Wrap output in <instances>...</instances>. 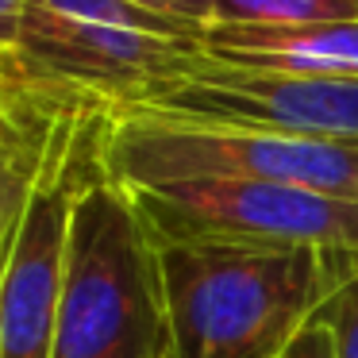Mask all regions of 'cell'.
<instances>
[{
  "label": "cell",
  "instance_id": "obj_1",
  "mask_svg": "<svg viewBox=\"0 0 358 358\" xmlns=\"http://www.w3.org/2000/svg\"><path fill=\"white\" fill-rule=\"evenodd\" d=\"M170 320V358H278L358 255L324 247L158 243Z\"/></svg>",
  "mask_w": 358,
  "mask_h": 358
},
{
  "label": "cell",
  "instance_id": "obj_2",
  "mask_svg": "<svg viewBox=\"0 0 358 358\" xmlns=\"http://www.w3.org/2000/svg\"><path fill=\"white\" fill-rule=\"evenodd\" d=\"M170 320L158 243L131 189L96 173L66 243L55 358H166Z\"/></svg>",
  "mask_w": 358,
  "mask_h": 358
},
{
  "label": "cell",
  "instance_id": "obj_3",
  "mask_svg": "<svg viewBox=\"0 0 358 358\" xmlns=\"http://www.w3.org/2000/svg\"><path fill=\"white\" fill-rule=\"evenodd\" d=\"M104 173L124 189L250 178L358 201V147L162 112H108Z\"/></svg>",
  "mask_w": 358,
  "mask_h": 358
},
{
  "label": "cell",
  "instance_id": "obj_4",
  "mask_svg": "<svg viewBox=\"0 0 358 358\" xmlns=\"http://www.w3.org/2000/svg\"><path fill=\"white\" fill-rule=\"evenodd\" d=\"M204 62L208 50L201 39L96 27L27 4L4 70L20 93L62 108L131 112L162 104L189 85Z\"/></svg>",
  "mask_w": 358,
  "mask_h": 358
},
{
  "label": "cell",
  "instance_id": "obj_5",
  "mask_svg": "<svg viewBox=\"0 0 358 358\" xmlns=\"http://www.w3.org/2000/svg\"><path fill=\"white\" fill-rule=\"evenodd\" d=\"M101 108H66L50 131L43 173L0 262V358H55L66 243L81 189L104 173Z\"/></svg>",
  "mask_w": 358,
  "mask_h": 358
},
{
  "label": "cell",
  "instance_id": "obj_6",
  "mask_svg": "<svg viewBox=\"0 0 358 358\" xmlns=\"http://www.w3.org/2000/svg\"><path fill=\"white\" fill-rule=\"evenodd\" d=\"M155 243L324 247L358 255V201L285 181H170L131 189Z\"/></svg>",
  "mask_w": 358,
  "mask_h": 358
},
{
  "label": "cell",
  "instance_id": "obj_7",
  "mask_svg": "<svg viewBox=\"0 0 358 358\" xmlns=\"http://www.w3.org/2000/svg\"><path fill=\"white\" fill-rule=\"evenodd\" d=\"M181 120H208V124L262 127L301 139L358 147V70L355 73H273L243 70L216 62L208 55L204 70L173 96L155 108Z\"/></svg>",
  "mask_w": 358,
  "mask_h": 358
},
{
  "label": "cell",
  "instance_id": "obj_8",
  "mask_svg": "<svg viewBox=\"0 0 358 358\" xmlns=\"http://www.w3.org/2000/svg\"><path fill=\"white\" fill-rule=\"evenodd\" d=\"M204 50L216 62L273 73H355L358 20L304 27H208Z\"/></svg>",
  "mask_w": 358,
  "mask_h": 358
},
{
  "label": "cell",
  "instance_id": "obj_9",
  "mask_svg": "<svg viewBox=\"0 0 358 358\" xmlns=\"http://www.w3.org/2000/svg\"><path fill=\"white\" fill-rule=\"evenodd\" d=\"M62 112V104L27 96L16 112L0 120V262L8 255L16 224L27 208V196L43 173L50 131Z\"/></svg>",
  "mask_w": 358,
  "mask_h": 358
},
{
  "label": "cell",
  "instance_id": "obj_10",
  "mask_svg": "<svg viewBox=\"0 0 358 358\" xmlns=\"http://www.w3.org/2000/svg\"><path fill=\"white\" fill-rule=\"evenodd\" d=\"M358 20V0H216L212 27H304Z\"/></svg>",
  "mask_w": 358,
  "mask_h": 358
},
{
  "label": "cell",
  "instance_id": "obj_11",
  "mask_svg": "<svg viewBox=\"0 0 358 358\" xmlns=\"http://www.w3.org/2000/svg\"><path fill=\"white\" fill-rule=\"evenodd\" d=\"M324 320L335 335V358H358V270L324 304Z\"/></svg>",
  "mask_w": 358,
  "mask_h": 358
},
{
  "label": "cell",
  "instance_id": "obj_12",
  "mask_svg": "<svg viewBox=\"0 0 358 358\" xmlns=\"http://www.w3.org/2000/svg\"><path fill=\"white\" fill-rule=\"evenodd\" d=\"M131 4L185 27L196 39H204V31L212 27V16H216V0H131Z\"/></svg>",
  "mask_w": 358,
  "mask_h": 358
},
{
  "label": "cell",
  "instance_id": "obj_13",
  "mask_svg": "<svg viewBox=\"0 0 358 358\" xmlns=\"http://www.w3.org/2000/svg\"><path fill=\"white\" fill-rule=\"evenodd\" d=\"M278 358H335V335H331V324L324 320V312L312 324H304L296 331V339Z\"/></svg>",
  "mask_w": 358,
  "mask_h": 358
},
{
  "label": "cell",
  "instance_id": "obj_14",
  "mask_svg": "<svg viewBox=\"0 0 358 358\" xmlns=\"http://www.w3.org/2000/svg\"><path fill=\"white\" fill-rule=\"evenodd\" d=\"M24 16H27V0H0V66L8 62V55L16 50Z\"/></svg>",
  "mask_w": 358,
  "mask_h": 358
},
{
  "label": "cell",
  "instance_id": "obj_15",
  "mask_svg": "<svg viewBox=\"0 0 358 358\" xmlns=\"http://www.w3.org/2000/svg\"><path fill=\"white\" fill-rule=\"evenodd\" d=\"M27 101V93H20L16 85H12V78H8V70L0 66V120L8 116V112H16L20 104Z\"/></svg>",
  "mask_w": 358,
  "mask_h": 358
},
{
  "label": "cell",
  "instance_id": "obj_16",
  "mask_svg": "<svg viewBox=\"0 0 358 358\" xmlns=\"http://www.w3.org/2000/svg\"><path fill=\"white\" fill-rule=\"evenodd\" d=\"M166 358H170V355H166Z\"/></svg>",
  "mask_w": 358,
  "mask_h": 358
}]
</instances>
